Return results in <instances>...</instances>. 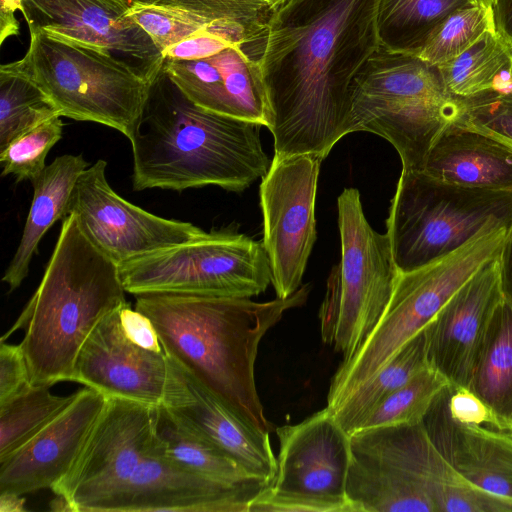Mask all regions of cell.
<instances>
[{
	"label": "cell",
	"instance_id": "6da1fadb",
	"mask_svg": "<svg viewBox=\"0 0 512 512\" xmlns=\"http://www.w3.org/2000/svg\"><path fill=\"white\" fill-rule=\"evenodd\" d=\"M379 0H286L246 43L269 107L274 157L325 158L349 134L351 85L379 49Z\"/></svg>",
	"mask_w": 512,
	"mask_h": 512
},
{
	"label": "cell",
	"instance_id": "7a4b0ae2",
	"mask_svg": "<svg viewBox=\"0 0 512 512\" xmlns=\"http://www.w3.org/2000/svg\"><path fill=\"white\" fill-rule=\"evenodd\" d=\"M262 126L196 105L161 70L129 139L133 189L244 191L271 165Z\"/></svg>",
	"mask_w": 512,
	"mask_h": 512
},
{
	"label": "cell",
	"instance_id": "3957f363",
	"mask_svg": "<svg viewBox=\"0 0 512 512\" xmlns=\"http://www.w3.org/2000/svg\"><path fill=\"white\" fill-rule=\"evenodd\" d=\"M310 292L301 286L287 298H250L146 293L135 295V309L154 324L162 347L194 372L257 429L270 433L255 383L261 339L284 313L303 305Z\"/></svg>",
	"mask_w": 512,
	"mask_h": 512
},
{
	"label": "cell",
	"instance_id": "277c9868",
	"mask_svg": "<svg viewBox=\"0 0 512 512\" xmlns=\"http://www.w3.org/2000/svg\"><path fill=\"white\" fill-rule=\"evenodd\" d=\"M119 267L80 228L74 213L62 219L42 280L1 341L22 326L20 346L31 385L71 381L78 354L97 324L126 305Z\"/></svg>",
	"mask_w": 512,
	"mask_h": 512
},
{
	"label": "cell",
	"instance_id": "5b68a950",
	"mask_svg": "<svg viewBox=\"0 0 512 512\" xmlns=\"http://www.w3.org/2000/svg\"><path fill=\"white\" fill-rule=\"evenodd\" d=\"M461 111L462 99L447 90L437 66L379 47L352 82L349 133L381 136L398 152L402 170L422 171Z\"/></svg>",
	"mask_w": 512,
	"mask_h": 512
},
{
	"label": "cell",
	"instance_id": "8992f818",
	"mask_svg": "<svg viewBox=\"0 0 512 512\" xmlns=\"http://www.w3.org/2000/svg\"><path fill=\"white\" fill-rule=\"evenodd\" d=\"M350 449L346 495L359 512H454L471 495L423 423L358 430Z\"/></svg>",
	"mask_w": 512,
	"mask_h": 512
},
{
	"label": "cell",
	"instance_id": "52a82bcc",
	"mask_svg": "<svg viewBox=\"0 0 512 512\" xmlns=\"http://www.w3.org/2000/svg\"><path fill=\"white\" fill-rule=\"evenodd\" d=\"M29 34L25 55L2 66L39 87L59 116L99 123L130 139L156 77L109 50Z\"/></svg>",
	"mask_w": 512,
	"mask_h": 512
},
{
	"label": "cell",
	"instance_id": "ba28073f",
	"mask_svg": "<svg viewBox=\"0 0 512 512\" xmlns=\"http://www.w3.org/2000/svg\"><path fill=\"white\" fill-rule=\"evenodd\" d=\"M507 230L506 226L488 228L456 251L400 272L381 320L364 345L335 372L327 396L329 412L424 330L485 262L500 254Z\"/></svg>",
	"mask_w": 512,
	"mask_h": 512
},
{
	"label": "cell",
	"instance_id": "9c48e42d",
	"mask_svg": "<svg viewBox=\"0 0 512 512\" xmlns=\"http://www.w3.org/2000/svg\"><path fill=\"white\" fill-rule=\"evenodd\" d=\"M512 192L470 188L402 170L386 220L395 263L408 272L436 261L488 228L510 227Z\"/></svg>",
	"mask_w": 512,
	"mask_h": 512
},
{
	"label": "cell",
	"instance_id": "30bf717a",
	"mask_svg": "<svg viewBox=\"0 0 512 512\" xmlns=\"http://www.w3.org/2000/svg\"><path fill=\"white\" fill-rule=\"evenodd\" d=\"M341 260L331 270L319 310L325 344L348 361L367 341L391 300L400 271L387 233L368 223L359 191L345 188L338 200Z\"/></svg>",
	"mask_w": 512,
	"mask_h": 512
},
{
	"label": "cell",
	"instance_id": "8fae6325",
	"mask_svg": "<svg viewBox=\"0 0 512 512\" xmlns=\"http://www.w3.org/2000/svg\"><path fill=\"white\" fill-rule=\"evenodd\" d=\"M126 292L183 293L250 298L272 280L263 242L234 228L197 237L118 265Z\"/></svg>",
	"mask_w": 512,
	"mask_h": 512
},
{
	"label": "cell",
	"instance_id": "7c38bea8",
	"mask_svg": "<svg viewBox=\"0 0 512 512\" xmlns=\"http://www.w3.org/2000/svg\"><path fill=\"white\" fill-rule=\"evenodd\" d=\"M158 406L110 397L69 472L51 489L73 512H94L132 476L155 442Z\"/></svg>",
	"mask_w": 512,
	"mask_h": 512
},
{
	"label": "cell",
	"instance_id": "4fadbf2b",
	"mask_svg": "<svg viewBox=\"0 0 512 512\" xmlns=\"http://www.w3.org/2000/svg\"><path fill=\"white\" fill-rule=\"evenodd\" d=\"M322 161L314 154L273 158L260 184L263 244L278 298L301 287L317 238L315 200Z\"/></svg>",
	"mask_w": 512,
	"mask_h": 512
},
{
	"label": "cell",
	"instance_id": "5bb4252c",
	"mask_svg": "<svg viewBox=\"0 0 512 512\" xmlns=\"http://www.w3.org/2000/svg\"><path fill=\"white\" fill-rule=\"evenodd\" d=\"M107 162L97 160L77 179L67 214L74 213L91 242L116 264L185 243L204 232L186 221L154 215L109 185Z\"/></svg>",
	"mask_w": 512,
	"mask_h": 512
},
{
	"label": "cell",
	"instance_id": "9a60e30c",
	"mask_svg": "<svg viewBox=\"0 0 512 512\" xmlns=\"http://www.w3.org/2000/svg\"><path fill=\"white\" fill-rule=\"evenodd\" d=\"M132 4L127 0H25L21 13L29 31L109 50L157 77L164 58L128 15Z\"/></svg>",
	"mask_w": 512,
	"mask_h": 512
},
{
	"label": "cell",
	"instance_id": "2e32d148",
	"mask_svg": "<svg viewBox=\"0 0 512 512\" xmlns=\"http://www.w3.org/2000/svg\"><path fill=\"white\" fill-rule=\"evenodd\" d=\"M498 257L485 262L425 328L429 364L453 385L469 389L504 298Z\"/></svg>",
	"mask_w": 512,
	"mask_h": 512
},
{
	"label": "cell",
	"instance_id": "e0dca14e",
	"mask_svg": "<svg viewBox=\"0 0 512 512\" xmlns=\"http://www.w3.org/2000/svg\"><path fill=\"white\" fill-rule=\"evenodd\" d=\"M266 487L211 480L163 457L153 445L130 479L94 512H249Z\"/></svg>",
	"mask_w": 512,
	"mask_h": 512
},
{
	"label": "cell",
	"instance_id": "ac0fdd59",
	"mask_svg": "<svg viewBox=\"0 0 512 512\" xmlns=\"http://www.w3.org/2000/svg\"><path fill=\"white\" fill-rule=\"evenodd\" d=\"M166 355L169 377L162 406L217 445L250 475L271 484L277 458L269 433L251 425L187 366Z\"/></svg>",
	"mask_w": 512,
	"mask_h": 512
},
{
	"label": "cell",
	"instance_id": "d6986e66",
	"mask_svg": "<svg viewBox=\"0 0 512 512\" xmlns=\"http://www.w3.org/2000/svg\"><path fill=\"white\" fill-rule=\"evenodd\" d=\"M119 309L106 315L91 332L78 354L71 381L107 398L162 406L169 377L168 357L165 351L132 342L123 331Z\"/></svg>",
	"mask_w": 512,
	"mask_h": 512
},
{
	"label": "cell",
	"instance_id": "ffe728a7",
	"mask_svg": "<svg viewBox=\"0 0 512 512\" xmlns=\"http://www.w3.org/2000/svg\"><path fill=\"white\" fill-rule=\"evenodd\" d=\"M279 454L275 491L327 499H349L350 435L327 407L294 425L276 429Z\"/></svg>",
	"mask_w": 512,
	"mask_h": 512
},
{
	"label": "cell",
	"instance_id": "44dd1931",
	"mask_svg": "<svg viewBox=\"0 0 512 512\" xmlns=\"http://www.w3.org/2000/svg\"><path fill=\"white\" fill-rule=\"evenodd\" d=\"M107 397L85 387L47 426L0 461V492L52 489L70 470Z\"/></svg>",
	"mask_w": 512,
	"mask_h": 512
},
{
	"label": "cell",
	"instance_id": "7402d4cb",
	"mask_svg": "<svg viewBox=\"0 0 512 512\" xmlns=\"http://www.w3.org/2000/svg\"><path fill=\"white\" fill-rule=\"evenodd\" d=\"M243 44L197 60L164 59L162 70L196 105L268 128L270 114L260 69Z\"/></svg>",
	"mask_w": 512,
	"mask_h": 512
},
{
	"label": "cell",
	"instance_id": "603a6c76",
	"mask_svg": "<svg viewBox=\"0 0 512 512\" xmlns=\"http://www.w3.org/2000/svg\"><path fill=\"white\" fill-rule=\"evenodd\" d=\"M445 390L423 421L430 439L471 484L512 499V434L452 419L446 407Z\"/></svg>",
	"mask_w": 512,
	"mask_h": 512
},
{
	"label": "cell",
	"instance_id": "cb8c5ba5",
	"mask_svg": "<svg viewBox=\"0 0 512 512\" xmlns=\"http://www.w3.org/2000/svg\"><path fill=\"white\" fill-rule=\"evenodd\" d=\"M423 171L452 184L512 192V149L455 123L436 141Z\"/></svg>",
	"mask_w": 512,
	"mask_h": 512
},
{
	"label": "cell",
	"instance_id": "d4e9b609",
	"mask_svg": "<svg viewBox=\"0 0 512 512\" xmlns=\"http://www.w3.org/2000/svg\"><path fill=\"white\" fill-rule=\"evenodd\" d=\"M87 167L88 163L82 155H61L31 182L33 197L22 236L2 277L9 287V293L27 277L30 263L45 233L67 215L74 186Z\"/></svg>",
	"mask_w": 512,
	"mask_h": 512
},
{
	"label": "cell",
	"instance_id": "484cf974",
	"mask_svg": "<svg viewBox=\"0 0 512 512\" xmlns=\"http://www.w3.org/2000/svg\"><path fill=\"white\" fill-rule=\"evenodd\" d=\"M155 451L211 480L235 486H269L245 471L217 445L186 425L165 406L158 407Z\"/></svg>",
	"mask_w": 512,
	"mask_h": 512
},
{
	"label": "cell",
	"instance_id": "4316f807",
	"mask_svg": "<svg viewBox=\"0 0 512 512\" xmlns=\"http://www.w3.org/2000/svg\"><path fill=\"white\" fill-rule=\"evenodd\" d=\"M447 90L466 99L501 89L512 80V46L486 30L470 47L438 67Z\"/></svg>",
	"mask_w": 512,
	"mask_h": 512
},
{
	"label": "cell",
	"instance_id": "83f0119b",
	"mask_svg": "<svg viewBox=\"0 0 512 512\" xmlns=\"http://www.w3.org/2000/svg\"><path fill=\"white\" fill-rule=\"evenodd\" d=\"M469 389L512 428V299L507 295L495 312Z\"/></svg>",
	"mask_w": 512,
	"mask_h": 512
},
{
	"label": "cell",
	"instance_id": "f1b7e54d",
	"mask_svg": "<svg viewBox=\"0 0 512 512\" xmlns=\"http://www.w3.org/2000/svg\"><path fill=\"white\" fill-rule=\"evenodd\" d=\"M476 0H379L376 25L379 46L416 55L431 32L452 12Z\"/></svg>",
	"mask_w": 512,
	"mask_h": 512
},
{
	"label": "cell",
	"instance_id": "f546056e",
	"mask_svg": "<svg viewBox=\"0 0 512 512\" xmlns=\"http://www.w3.org/2000/svg\"><path fill=\"white\" fill-rule=\"evenodd\" d=\"M428 366L427 334L424 329L330 413L351 435L386 396Z\"/></svg>",
	"mask_w": 512,
	"mask_h": 512
},
{
	"label": "cell",
	"instance_id": "4dcf8cb0",
	"mask_svg": "<svg viewBox=\"0 0 512 512\" xmlns=\"http://www.w3.org/2000/svg\"><path fill=\"white\" fill-rule=\"evenodd\" d=\"M48 385H29L0 404V461L17 451L53 421L74 399Z\"/></svg>",
	"mask_w": 512,
	"mask_h": 512
},
{
	"label": "cell",
	"instance_id": "1f68e13d",
	"mask_svg": "<svg viewBox=\"0 0 512 512\" xmlns=\"http://www.w3.org/2000/svg\"><path fill=\"white\" fill-rule=\"evenodd\" d=\"M54 116H59L55 106L39 87L1 65L0 151Z\"/></svg>",
	"mask_w": 512,
	"mask_h": 512
},
{
	"label": "cell",
	"instance_id": "d6a6232c",
	"mask_svg": "<svg viewBox=\"0 0 512 512\" xmlns=\"http://www.w3.org/2000/svg\"><path fill=\"white\" fill-rule=\"evenodd\" d=\"M450 384L441 372L428 366L386 396L356 431L382 426L421 424L435 399Z\"/></svg>",
	"mask_w": 512,
	"mask_h": 512
},
{
	"label": "cell",
	"instance_id": "836d02e7",
	"mask_svg": "<svg viewBox=\"0 0 512 512\" xmlns=\"http://www.w3.org/2000/svg\"><path fill=\"white\" fill-rule=\"evenodd\" d=\"M128 15L147 33L160 53L196 32L211 29L240 42L248 35L233 25L191 11L153 3H134ZM162 55V54H161Z\"/></svg>",
	"mask_w": 512,
	"mask_h": 512
},
{
	"label": "cell",
	"instance_id": "e575fe53",
	"mask_svg": "<svg viewBox=\"0 0 512 512\" xmlns=\"http://www.w3.org/2000/svg\"><path fill=\"white\" fill-rule=\"evenodd\" d=\"M492 28H495L493 7L476 3L460 8L431 32L416 56L439 67L456 58Z\"/></svg>",
	"mask_w": 512,
	"mask_h": 512
},
{
	"label": "cell",
	"instance_id": "d590c367",
	"mask_svg": "<svg viewBox=\"0 0 512 512\" xmlns=\"http://www.w3.org/2000/svg\"><path fill=\"white\" fill-rule=\"evenodd\" d=\"M63 126L61 116H54L9 143L0 151L2 176L11 175L17 182L36 179L47 166L49 151L62 138Z\"/></svg>",
	"mask_w": 512,
	"mask_h": 512
},
{
	"label": "cell",
	"instance_id": "8d00e7d4",
	"mask_svg": "<svg viewBox=\"0 0 512 512\" xmlns=\"http://www.w3.org/2000/svg\"><path fill=\"white\" fill-rule=\"evenodd\" d=\"M456 124L512 149V80L501 89L462 99Z\"/></svg>",
	"mask_w": 512,
	"mask_h": 512
},
{
	"label": "cell",
	"instance_id": "74e56055",
	"mask_svg": "<svg viewBox=\"0 0 512 512\" xmlns=\"http://www.w3.org/2000/svg\"><path fill=\"white\" fill-rule=\"evenodd\" d=\"M151 3L182 8L233 25L242 29L249 40L267 25L276 9L254 0H151Z\"/></svg>",
	"mask_w": 512,
	"mask_h": 512
},
{
	"label": "cell",
	"instance_id": "f35d334b",
	"mask_svg": "<svg viewBox=\"0 0 512 512\" xmlns=\"http://www.w3.org/2000/svg\"><path fill=\"white\" fill-rule=\"evenodd\" d=\"M249 512H359L350 499H327L278 492L266 487Z\"/></svg>",
	"mask_w": 512,
	"mask_h": 512
},
{
	"label": "cell",
	"instance_id": "ab89813d",
	"mask_svg": "<svg viewBox=\"0 0 512 512\" xmlns=\"http://www.w3.org/2000/svg\"><path fill=\"white\" fill-rule=\"evenodd\" d=\"M444 394L452 419L512 434V428L470 389L450 384Z\"/></svg>",
	"mask_w": 512,
	"mask_h": 512
},
{
	"label": "cell",
	"instance_id": "60d3db41",
	"mask_svg": "<svg viewBox=\"0 0 512 512\" xmlns=\"http://www.w3.org/2000/svg\"><path fill=\"white\" fill-rule=\"evenodd\" d=\"M237 44L243 43L236 42L214 30L206 29L170 46L161 54L164 59L197 60L212 56Z\"/></svg>",
	"mask_w": 512,
	"mask_h": 512
},
{
	"label": "cell",
	"instance_id": "b9f144b4",
	"mask_svg": "<svg viewBox=\"0 0 512 512\" xmlns=\"http://www.w3.org/2000/svg\"><path fill=\"white\" fill-rule=\"evenodd\" d=\"M30 384L28 367L19 345H0V404L6 402Z\"/></svg>",
	"mask_w": 512,
	"mask_h": 512
},
{
	"label": "cell",
	"instance_id": "7bdbcfd3",
	"mask_svg": "<svg viewBox=\"0 0 512 512\" xmlns=\"http://www.w3.org/2000/svg\"><path fill=\"white\" fill-rule=\"evenodd\" d=\"M120 321L126 336L135 344L153 351H164L158 332L150 318L129 303L119 309Z\"/></svg>",
	"mask_w": 512,
	"mask_h": 512
},
{
	"label": "cell",
	"instance_id": "ee69618b",
	"mask_svg": "<svg viewBox=\"0 0 512 512\" xmlns=\"http://www.w3.org/2000/svg\"><path fill=\"white\" fill-rule=\"evenodd\" d=\"M25 0H0V44L19 34V22L16 11H22Z\"/></svg>",
	"mask_w": 512,
	"mask_h": 512
},
{
	"label": "cell",
	"instance_id": "f6af8a7d",
	"mask_svg": "<svg viewBox=\"0 0 512 512\" xmlns=\"http://www.w3.org/2000/svg\"><path fill=\"white\" fill-rule=\"evenodd\" d=\"M498 259L504 293L512 299V223L507 230Z\"/></svg>",
	"mask_w": 512,
	"mask_h": 512
},
{
	"label": "cell",
	"instance_id": "bcb514c9",
	"mask_svg": "<svg viewBox=\"0 0 512 512\" xmlns=\"http://www.w3.org/2000/svg\"><path fill=\"white\" fill-rule=\"evenodd\" d=\"M493 15L497 32L512 46V0H495Z\"/></svg>",
	"mask_w": 512,
	"mask_h": 512
},
{
	"label": "cell",
	"instance_id": "7dc6e473",
	"mask_svg": "<svg viewBox=\"0 0 512 512\" xmlns=\"http://www.w3.org/2000/svg\"><path fill=\"white\" fill-rule=\"evenodd\" d=\"M25 498L13 492H0V512H23Z\"/></svg>",
	"mask_w": 512,
	"mask_h": 512
},
{
	"label": "cell",
	"instance_id": "c3c4849f",
	"mask_svg": "<svg viewBox=\"0 0 512 512\" xmlns=\"http://www.w3.org/2000/svg\"><path fill=\"white\" fill-rule=\"evenodd\" d=\"M254 1L269 5L273 8H277L279 5L284 3L286 0H254Z\"/></svg>",
	"mask_w": 512,
	"mask_h": 512
},
{
	"label": "cell",
	"instance_id": "681fc988",
	"mask_svg": "<svg viewBox=\"0 0 512 512\" xmlns=\"http://www.w3.org/2000/svg\"><path fill=\"white\" fill-rule=\"evenodd\" d=\"M479 4L487 7H493L495 0H476Z\"/></svg>",
	"mask_w": 512,
	"mask_h": 512
},
{
	"label": "cell",
	"instance_id": "f907efd6",
	"mask_svg": "<svg viewBox=\"0 0 512 512\" xmlns=\"http://www.w3.org/2000/svg\"><path fill=\"white\" fill-rule=\"evenodd\" d=\"M131 3H142V4H146V3H151V0H127Z\"/></svg>",
	"mask_w": 512,
	"mask_h": 512
}]
</instances>
